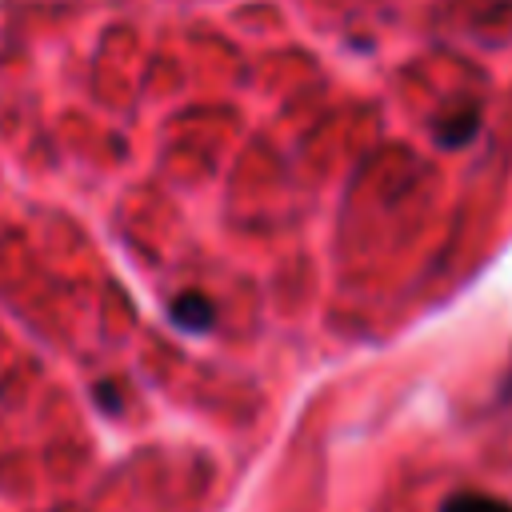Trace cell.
<instances>
[{
	"label": "cell",
	"instance_id": "1",
	"mask_svg": "<svg viewBox=\"0 0 512 512\" xmlns=\"http://www.w3.org/2000/svg\"><path fill=\"white\" fill-rule=\"evenodd\" d=\"M172 320L184 332H208L212 328V300L200 296V292H184V296L172 300Z\"/></svg>",
	"mask_w": 512,
	"mask_h": 512
},
{
	"label": "cell",
	"instance_id": "2",
	"mask_svg": "<svg viewBox=\"0 0 512 512\" xmlns=\"http://www.w3.org/2000/svg\"><path fill=\"white\" fill-rule=\"evenodd\" d=\"M440 512H512V504L496 496H480V492H456L440 504Z\"/></svg>",
	"mask_w": 512,
	"mask_h": 512
},
{
	"label": "cell",
	"instance_id": "4",
	"mask_svg": "<svg viewBox=\"0 0 512 512\" xmlns=\"http://www.w3.org/2000/svg\"><path fill=\"white\" fill-rule=\"evenodd\" d=\"M508 392H512V388H508Z\"/></svg>",
	"mask_w": 512,
	"mask_h": 512
},
{
	"label": "cell",
	"instance_id": "3",
	"mask_svg": "<svg viewBox=\"0 0 512 512\" xmlns=\"http://www.w3.org/2000/svg\"><path fill=\"white\" fill-rule=\"evenodd\" d=\"M476 124H480V112L468 104V108H460L456 116H452V124H440L436 128V136L448 144V148H456V144H464V140H472V132H476Z\"/></svg>",
	"mask_w": 512,
	"mask_h": 512
}]
</instances>
